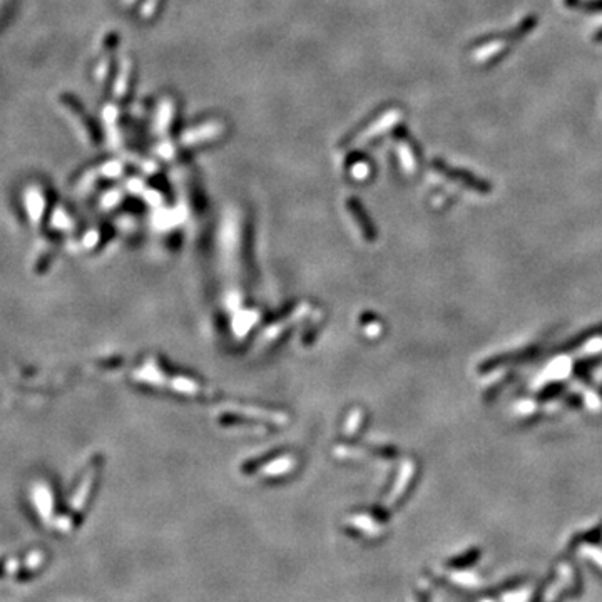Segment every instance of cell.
<instances>
[{
	"label": "cell",
	"instance_id": "1",
	"mask_svg": "<svg viewBox=\"0 0 602 602\" xmlns=\"http://www.w3.org/2000/svg\"><path fill=\"white\" fill-rule=\"evenodd\" d=\"M572 579V571L569 567H564V572L560 574L559 576V581H557V584H554L551 589H549L547 592H545V597H544V602H551L554 597L557 596V594H559L560 591H564V587H565V584H567L569 581Z\"/></svg>",
	"mask_w": 602,
	"mask_h": 602
},
{
	"label": "cell",
	"instance_id": "2",
	"mask_svg": "<svg viewBox=\"0 0 602 602\" xmlns=\"http://www.w3.org/2000/svg\"><path fill=\"white\" fill-rule=\"evenodd\" d=\"M584 9L591 12H599L602 10V0H592V2L584 3Z\"/></svg>",
	"mask_w": 602,
	"mask_h": 602
},
{
	"label": "cell",
	"instance_id": "3",
	"mask_svg": "<svg viewBox=\"0 0 602 602\" xmlns=\"http://www.w3.org/2000/svg\"><path fill=\"white\" fill-rule=\"evenodd\" d=\"M565 6H567V7H576L577 6V0H565Z\"/></svg>",
	"mask_w": 602,
	"mask_h": 602
},
{
	"label": "cell",
	"instance_id": "4",
	"mask_svg": "<svg viewBox=\"0 0 602 602\" xmlns=\"http://www.w3.org/2000/svg\"><path fill=\"white\" fill-rule=\"evenodd\" d=\"M594 40H596V42H602V30L597 32L596 37H594Z\"/></svg>",
	"mask_w": 602,
	"mask_h": 602
}]
</instances>
